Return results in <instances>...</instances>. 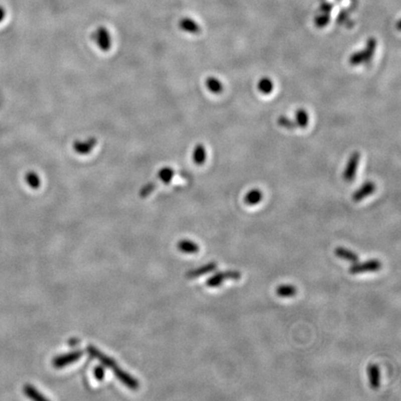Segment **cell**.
<instances>
[{
	"mask_svg": "<svg viewBox=\"0 0 401 401\" xmlns=\"http://www.w3.org/2000/svg\"><path fill=\"white\" fill-rule=\"evenodd\" d=\"M207 159V152L204 144L199 143L192 151V160L197 166H203Z\"/></svg>",
	"mask_w": 401,
	"mask_h": 401,
	"instance_id": "obj_13",
	"label": "cell"
},
{
	"mask_svg": "<svg viewBox=\"0 0 401 401\" xmlns=\"http://www.w3.org/2000/svg\"><path fill=\"white\" fill-rule=\"evenodd\" d=\"M349 63L352 66H357L361 63H365L364 53L363 50H358L354 52L349 57Z\"/></svg>",
	"mask_w": 401,
	"mask_h": 401,
	"instance_id": "obj_25",
	"label": "cell"
},
{
	"mask_svg": "<svg viewBox=\"0 0 401 401\" xmlns=\"http://www.w3.org/2000/svg\"><path fill=\"white\" fill-rule=\"evenodd\" d=\"M274 89V83L270 77H262L257 83V90L264 95H269Z\"/></svg>",
	"mask_w": 401,
	"mask_h": 401,
	"instance_id": "obj_22",
	"label": "cell"
},
{
	"mask_svg": "<svg viewBox=\"0 0 401 401\" xmlns=\"http://www.w3.org/2000/svg\"><path fill=\"white\" fill-rule=\"evenodd\" d=\"M295 123L297 127L305 128L309 123V115L305 109H298L295 114Z\"/></svg>",
	"mask_w": 401,
	"mask_h": 401,
	"instance_id": "obj_19",
	"label": "cell"
},
{
	"mask_svg": "<svg viewBox=\"0 0 401 401\" xmlns=\"http://www.w3.org/2000/svg\"><path fill=\"white\" fill-rule=\"evenodd\" d=\"M367 371L370 388L377 390L381 384V373L379 367L375 364H370L368 366Z\"/></svg>",
	"mask_w": 401,
	"mask_h": 401,
	"instance_id": "obj_10",
	"label": "cell"
},
{
	"mask_svg": "<svg viewBox=\"0 0 401 401\" xmlns=\"http://www.w3.org/2000/svg\"><path fill=\"white\" fill-rule=\"evenodd\" d=\"M178 249L180 252L184 253H197L200 247L196 242L190 240H182L178 243Z\"/></svg>",
	"mask_w": 401,
	"mask_h": 401,
	"instance_id": "obj_17",
	"label": "cell"
},
{
	"mask_svg": "<svg viewBox=\"0 0 401 401\" xmlns=\"http://www.w3.org/2000/svg\"><path fill=\"white\" fill-rule=\"evenodd\" d=\"M24 392L25 395L33 400H48L46 396H44L37 388H35L31 384H25L24 387Z\"/></svg>",
	"mask_w": 401,
	"mask_h": 401,
	"instance_id": "obj_23",
	"label": "cell"
},
{
	"mask_svg": "<svg viewBox=\"0 0 401 401\" xmlns=\"http://www.w3.org/2000/svg\"><path fill=\"white\" fill-rule=\"evenodd\" d=\"M179 28L183 32L197 35L201 32V27L192 18H183L179 22Z\"/></svg>",
	"mask_w": 401,
	"mask_h": 401,
	"instance_id": "obj_12",
	"label": "cell"
},
{
	"mask_svg": "<svg viewBox=\"0 0 401 401\" xmlns=\"http://www.w3.org/2000/svg\"><path fill=\"white\" fill-rule=\"evenodd\" d=\"M93 374H94V376L96 378V380H98L99 382L102 381L105 376L104 366H103V365H99V366L95 367V368H94V370H93Z\"/></svg>",
	"mask_w": 401,
	"mask_h": 401,
	"instance_id": "obj_29",
	"label": "cell"
},
{
	"mask_svg": "<svg viewBox=\"0 0 401 401\" xmlns=\"http://www.w3.org/2000/svg\"><path fill=\"white\" fill-rule=\"evenodd\" d=\"M359 161H360V154L358 152H355L349 156L343 175L344 179L347 182H351L355 179Z\"/></svg>",
	"mask_w": 401,
	"mask_h": 401,
	"instance_id": "obj_4",
	"label": "cell"
},
{
	"mask_svg": "<svg viewBox=\"0 0 401 401\" xmlns=\"http://www.w3.org/2000/svg\"><path fill=\"white\" fill-rule=\"evenodd\" d=\"M241 278V273L237 271H228V272H217L212 277H210L206 281V286L211 288L219 287L224 284L226 280H240Z\"/></svg>",
	"mask_w": 401,
	"mask_h": 401,
	"instance_id": "obj_1",
	"label": "cell"
},
{
	"mask_svg": "<svg viewBox=\"0 0 401 401\" xmlns=\"http://www.w3.org/2000/svg\"><path fill=\"white\" fill-rule=\"evenodd\" d=\"M377 40L374 37H370L366 43V47L363 50L364 53L365 63H368L371 61L372 57L374 55V52L376 50Z\"/></svg>",
	"mask_w": 401,
	"mask_h": 401,
	"instance_id": "obj_18",
	"label": "cell"
},
{
	"mask_svg": "<svg viewBox=\"0 0 401 401\" xmlns=\"http://www.w3.org/2000/svg\"><path fill=\"white\" fill-rule=\"evenodd\" d=\"M276 294L280 297L288 298V297H295L297 294V289L292 284H283V285H280L277 288Z\"/></svg>",
	"mask_w": 401,
	"mask_h": 401,
	"instance_id": "obj_20",
	"label": "cell"
},
{
	"mask_svg": "<svg viewBox=\"0 0 401 401\" xmlns=\"http://www.w3.org/2000/svg\"><path fill=\"white\" fill-rule=\"evenodd\" d=\"M113 372H114L115 376L117 377L118 380L121 381L128 388L132 389V390H137V389L139 388L140 383L137 381V379H135L134 377L131 376L127 372L123 371L119 367H117L116 369H114Z\"/></svg>",
	"mask_w": 401,
	"mask_h": 401,
	"instance_id": "obj_9",
	"label": "cell"
},
{
	"mask_svg": "<svg viewBox=\"0 0 401 401\" xmlns=\"http://www.w3.org/2000/svg\"><path fill=\"white\" fill-rule=\"evenodd\" d=\"M92 37L96 45L99 47V50L102 51L111 50L112 39L110 32L108 31L106 27L99 26V28H97L96 31L94 32Z\"/></svg>",
	"mask_w": 401,
	"mask_h": 401,
	"instance_id": "obj_3",
	"label": "cell"
},
{
	"mask_svg": "<svg viewBox=\"0 0 401 401\" xmlns=\"http://www.w3.org/2000/svg\"><path fill=\"white\" fill-rule=\"evenodd\" d=\"M6 17V11L2 6H0V23Z\"/></svg>",
	"mask_w": 401,
	"mask_h": 401,
	"instance_id": "obj_31",
	"label": "cell"
},
{
	"mask_svg": "<svg viewBox=\"0 0 401 401\" xmlns=\"http://www.w3.org/2000/svg\"><path fill=\"white\" fill-rule=\"evenodd\" d=\"M263 199V192L259 189H252L244 196V203L248 205L259 204Z\"/></svg>",
	"mask_w": 401,
	"mask_h": 401,
	"instance_id": "obj_16",
	"label": "cell"
},
{
	"mask_svg": "<svg viewBox=\"0 0 401 401\" xmlns=\"http://www.w3.org/2000/svg\"><path fill=\"white\" fill-rule=\"evenodd\" d=\"M87 352L88 354L94 358H97L101 365H103L105 368H109L113 370L116 369L118 366L116 362L112 359V358H109L108 356L104 355L102 352L99 351L98 348H96L95 346H87Z\"/></svg>",
	"mask_w": 401,
	"mask_h": 401,
	"instance_id": "obj_7",
	"label": "cell"
},
{
	"mask_svg": "<svg viewBox=\"0 0 401 401\" xmlns=\"http://www.w3.org/2000/svg\"><path fill=\"white\" fill-rule=\"evenodd\" d=\"M98 144V140L94 137L87 138L86 140H77L73 143L74 152L79 155H87L92 152Z\"/></svg>",
	"mask_w": 401,
	"mask_h": 401,
	"instance_id": "obj_5",
	"label": "cell"
},
{
	"mask_svg": "<svg viewBox=\"0 0 401 401\" xmlns=\"http://www.w3.org/2000/svg\"><path fill=\"white\" fill-rule=\"evenodd\" d=\"M333 10V5L331 3L325 2L321 6V13H330Z\"/></svg>",
	"mask_w": 401,
	"mask_h": 401,
	"instance_id": "obj_30",
	"label": "cell"
},
{
	"mask_svg": "<svg viewBox=\"0 0 401 401\" xmlns=\"http://www.w3.org/2000/svg\"><path fill=\"white\" fill-rule=\"evenodd\" d=\"M175 169L170 167H164L161 168L159 172L157 174L158 179L165 184H168L172 181V179L175 177Z\"/></svg>",
	"mask_w": 401,
	"mask_h": 401,
	"instance_id": "obj_21",
	"label": "cell"
},
{
	"mask_svg": "<svg viewBox=\"0 0 401 401\" xmlns=\"http://www.w3.org/2000/svg\"><path fill=\"white\" fill-rule=\"evenodd\" d=\"M376 190V185L372 181H367L364 184H362L361 187L353 193L352 199L355 203L361 202L363 199L371 195Z\"/></svg>",
	"mask_w": 401,
	"mask_h": 401,
	"instance_id": "obj_8",
	"label": "cell"
},
{
	"mask_svg": "<svg viewBox=\"0 0 401 401\" xmlns=\"http://www.w3.org/2000/svg\"><path fill=\"white\" fill-rule=\"evenodd\" d=\"M382 269V263L378 259H369L361 263H353L349 268V273L352 275H357L365 272H375Z\"/></svg>",
	"mask_w": 401,
	"mask_h": 401,
	"instance_id": "obj_2",
	"label": "cell"
},
{
	"mask_svg": "<svg viewBox=\"0 0 401 401\" xmlns=\"http://www.w3.org/2000/svg\"><path fill=\"white\" fill-rule=\"evenodd\" d=\"M330 13H322L321 15H318L315 19V25L318 28H323L329 24L330 22Z\"/></svg>",
	"mask_w": 401,
	"mask_h": 401,
	"instance_id": "obj_27",
	"label": "cell"
},
{
	"mask_svg": "<svg viewBox=\"0 0 401 401\" xmlns=\"http://www.w3.org/2000/svg\"><path fill=\"white\" fill-rule=\"evenodd\" d=\"M69 342H70V343H69V344H70V346H76L77 344H79V342H78V340L77 339L70 340Z\"/></svg>",
	"mask_w": 401,
	"mask_h": 401,
	"instance_id": "obj_32",
	"label": "cell"
},
{
	"mask_svg": "<svg viewBox=\"0 0 401 401\" xmlns=\"http://www.w3.org/2000/svg\"><path fill=\"white\" fill-rule=\"evenodd\" d=\"M217 268V263L216 262H210L208 264L202 265L198 269L192 270L191 272H188L186 274L187 278L189 279H195L199 278L201 276H204L205 274H208L211 272H215Z\"/></svg>",
	"mask_w": 401,
	"mask_h": 401,
	"instance_id": "obj_11",
	"label": "cell"
},
{
	"mask_svg": "<svg viewBox=\"0 0 401 401\" xmlns=\"http://www.w3.org/2000/svg\"><path fill=\"white\" fill-rule=\"evenodd\" d=\"M334 253L337 257H339L341 259L346 260V261L351 262V263H356L359 260V257L357 253L347 248H345V247H337L334 250Z\"/></svg>",
	"mask_w": 401,
	"mask_h": 401,
	"instance_id": "obj_14",
	"label": "cell"
},
{
	"mask_svg": "<svg viewBox=\"0 0 401 401\" xmlns=\"http://www.w3.org/2000/svg\"><path fill=\"white\" fill-rule=\"evenodd\" d=\"M277 122H278L281 126H283L284 128H287V129H295L296 127H297L295 121L289 117H287L286 115L279 116Z\"/></svg>",
	"mask_w": 401,
	"mask_h": 401,
	"instance_id": "obj_26",
	"label": "cell"
},
{
	"mask_svg": "<svg viewBox=\"0 0 401 401\" xmlns=\"http://www.w3.org/2000/svg\"><path fill=\"white\" fill-rule=\"evenodd\" d=\"M25 181L33 190H37L41 186V179L39 175L34 171H30L25 175Z\"/></svg>",
	"mask_w": 401,
	"mask_h": 401,
	"instance_id": "obj_24",
	"label": "cell"
},
{
	"mask_svg": "<svg viewBox=\"0 0 401 401\" xmlns=\"http://www.w3.org/2000/svg\"><path fill=\"white\" fill-rule=\"evenodd\" d=\"M204 84L207 90L213 94H220L224 89L222 82L215 76H208L205 79Z\"/></svg>",
	"mask_w": 401,
	"mask_h": 401,
	"instance_id": "obj_15",
	"label": "cell"
},
{
	"mask_svg": "<svg viewBox=\"0 0 401 401\" xmlns=\"http://www.w3.org/2000/svg\"><path fill=\"white\" fill-rule=\"evenodd\" d=\"M156 188L155 182H150L144 186L140 192V196L142 198L147 197L152 192H154Z\"/></svg>",
	"mask_w": 401,
	"mask_h": 401,
	"instance_id": "obj_28",
	"label": "cell"
},
{
	"mask_svg": "<svg viewBox=\"0 0 401 401\" xmlns=\"http://www.w3.org/2000/svg\"><path fill=\"white\" fill-rule=\"evenodd\" d=\"M82 356H83V352L80 351V350L71 352V353H68V354H64V355L59 356V357L54 358L52 363H53V366L55 368L60 369V368H63L65 366H68V365L72 364L75 361H77Z\"/></svg>",
	"mask_w": 401,
	"mask_h": 401,
	"instance_id": "obj_6",
	"label": "cell"
}]
</instances>
